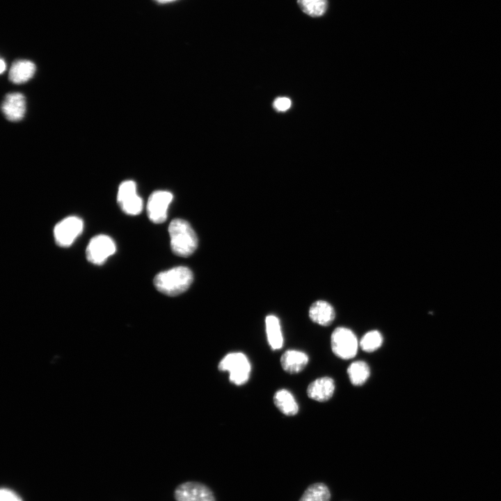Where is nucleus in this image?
Wrapping results in <instances>:
<instances>
[{
    "mask_svg": "<svg viewBox=\"0 0 501 501\" xmlns=\"http://www.w3.org/2000/svg\"><path fill=\"white\" fill-rule=\"evenodd\" d=\"M218 369L230 373V381L235 385H242L249 379L250 365L247 357L242 353L227 354L219 363Z\"/></svg>",
    "mask_w": 501,
    "mask_h": 501,
    "instance_id": "obj_3",
    "label": "nucleus"
},
{
    "mask_svg": "<svg viewBox=\"0 0 501 501\" xmlns=\"http://www.w3.org/2000/svg\"><path fill=\"white\" fill-rule=\"evenodd\" d=\"M116 251V244L110 237L98 234L90 240L86 249V257L89 262L102 265Z\"/></svg>",
    "mask_w": 501,
    "mask_h": 501,
    "instance_id": "obj_6",
    "label": "nucleus"
},
{
    "mask_svg": "<svg viewBox=\"0 0 501 501\" xmlns=\"http://www.w3.org/2000/svg\"><path fill=\"white\" fill-rule=\"evenodd\" d=\"M154 1H156L157 2L160 3H170V2L174 1L175 0H154Z\"/></svg>",
    "mask_w": 501,
    "mask_h": 501,
    "instance_id": "obj_24",
    "label": "nucleus"
},
{
    "mask_svg": "<svg viewBox=\"0 0 501 501\" xmlns=\"http://www.w3.org/2000/svg\"><path fill=\"white\" fill-rule=\"evenodd\" d=\"M276 406L285 415L293 416L299 411V406L293 395L288 390H278L273 396Z\"/></svg>",
    "mask_w": 501,
    "mask_h": 501,
    "instance_id": "obj_15",
    "label": "nucleus"
},
{
    "mask_svg": "<svg viewBox=\"0 0 501 501\" xmlns=\"http://www.w3.org/2000/svg\"><path fill=\"white\" fill-rule=\"evenodd\" d=\"M117 202L122 211L128 215H138L143 209V200L137 194L136 183L132 180H127L120 184Z\"/></svg>",
    "mask_w": 501,
    "mask_h": 501,
    "instance_id": "obj_7",
    "label": "nucleus"
},
{
    "mask_svg": "<svg viewBox=\"0 0 501 501\" xmlns=\"http://www.w3.org/2000/svg\"><path fill=\"white\" fill-rule=\"evenodd\" d=\"M331 346L333 353L340 358H353L358 351V340L353 332L345 327H337L332 333Z\"/></svg>",
    "mask_w": 501,
    "mask_h": 501,
    "instance_id": "obj_4",
    "label": "nucleus"
},
{
    "mask_svg": "<svg viewBox=\"0 0 501 501\" xmlns=\"http://www.w3.org/2000/svg\"><path fill=\"white\" fill-rule=\"evenodd\" d=\"M172 251L177 255L188 257L198 246V238L190 224L185 220L175 218L168 226Z\"/></svg>",
    "mask_w": 501,
    "mask_h": 501,
    "instance_id": "obj_2",
    "label": "nucleus"
},
{
    "mask_svg": "<svg viewBox=\"0 0 501 501\" xmlns=\"http://www.w3.org/2000/svg\"><path fill=\"white\" fill-rule=\"evenodd\" d=\"M266 331L269 346L273 350L283 347V337L279 319L274 315H269L265 320Z\"/></svg>",
    "mask_w": 501,
    "mask_h": 501,
    "instance_id": "obj_16",
    "label": "nucleus"
},
{
    "mask_svg": "<svg viewBox=\"0 0 501 501\" xmlns=\"http://www.w3.org/2000/svg\"><path fill=\"white\" fill-rule=\"evenodd\" d=\"M347 374L353 385H362L368 379L370 370L368 365L364 361H355L347 368Z\"/></svg>",
    "mask_w": 501,
    "mask_h": 501,
    "instance_id": "obj_17",
    "label": "nucleus"
},
{
    "mask_svg": "<svg viewBox=\"0 0 501 501\" xmlns=\"http://www.w3.org/2000/svg\"><path fill=\"white\" fill-rule=\"evenodd\" d=\"M334 390V381L330 377L324 376L310 383L307 388V394L310 399L323 402L332 397Z\"/></svg>",
    "mask_w": 501,
    "mask_h": 501,
    "instance_id": "obj_11",
    "label": "nucleus"
},
{
    "mask_svg": "<svg viewBox=\"0 0 501 501\" xmlns=\"http://www.w3.org/2000/svg\"><path fill=\"white\" fill-rule=\"evenodd\" d=\"M297 3L304 13L313 17L323 15L328 8L327 0H297Z\"/></svg>",
    "mask_w": 501,
    "mask_h": 501,
    "instance_id": "obj_19",
    "label": "nucleus"
},
{
    "mask_svg": "<svg viewBox=\"0 0 501 501\" xmlns=\"http://www.w3.org/2000/svg\"><path fill=\"white\" fill-rule=\"evenodd\" d=\"M84 230L83 220L75 216H67L59 221L54 228V237L61 247L71 246Z\"/></svg>",
    "mask_w": 501,
    "mask_h": 501,
    "instance_id": "obj_5",
    "label": "nucleus"
},
{
    "mask_svg": "<svg viewBox=\"0 0 501 501\" xmlns=\"http://www.w3.org/2000/svg\"><path fill=\"white\" fill-rule=\"evenodd\" d=\"M6 70V63L3 58L1 59L0 70L1 73H3Z\"/></svg>",
    "mask_w": 501,
    "mask_h": 501,
    "instance_id": "obj_23",
    "label": "nucleus"
},
{
    "mask_svg": "<svg viewBox=\"0 0 501 501\" xmlns=\"http://www.w3.org/2000/svg\"><path fill=\"white\" fill-rule=\"evenodd\" d=\"M1 110L8 120L10 121L20 120L26 111L24 96L19 93L8 94L2 102Z\"/></svg>",
    "mask_w": 501,
    "mask_h": 501,
    "instance_id": "obj_10",
    "label": "nucleus"
},
{
    "mask_svg": "<svg viewBox=\"0 0 501 501\" xmlns=\"http://www.w3.org/2000/svg\"><path fill=\"white\" fill-rule=\"evenodd\" d=\"M173 197V194L166 191H156L150 196L146 210L152 222L161 223L166 220L168 209Z\"/></svg>",
    "mask_w": 501,
    "mask_h": 501,
    "instance_id": "obj_9",
    "label": "nucleus"
},
{
    "mask_svg": "<svg viewBox=\"0 0 501 501\" xmlns=\"http://www.w3.org/2000/svg\"><path fill=\"white\" fill-rule=\"evenodd\" d=\"M383 343V337L378 331L366 333L360 341L361 349L366 352H372L378 349Z\"/></svg>",
    "mask_w": 501,
    "mask_h": 501,
    "instance_id": "obj_20",
    "label": "nucleus"
},
{
    "mask_svg": "<svg viewBox=\"0 0 501 501\" xmlns=\"http://www.w3.org/2000/svg\"><path fill=\"white\" fill-rule=\"evenodd\" d=\"M308 356L304 352L298 350H287L281 356L280 364L283 369L290 374L302 371L308 363Z\"/></svg>",
    "mask_w": 501,
    "mask_h": 501,
    "instance_id": "obj_12",
    "label": "nucleus"
},
{
    "mask_svg": "<svg viewBox=\"0 0 501 501\" xmlns=\"http://www.w3.org/2000/svg\"><path fill=\"white\" fill-rule=\"evenodd\" d=\"M193 273L186 267H176L159 273L154 278V285L161 293L177 296L185 292L193 282Z\"/></svg>",
    "mask_w": 501,
    "mask_h": 501,
    "instance_id": "obj_1",
    "label": "nucleus"
},
{
    "mask_svg": "<svg viewBox=\"0 0 501 501\" xmlns=\"http://www.w3.org/2000/svg\"><path fill=\"white\" fill-rule=\"evenodd\" d=\"M310 319L321 326L331 324L335 319V310L332 305L325 301H317L309 309Z\"/></svg>",
    "mask_w": 501,
    "mask_h": 501,
    "instance_id": "obj_13",
    "label": "nucleus"
},
{
    "mask_svg": "<svg viewBox=\"0 0 501 501\" xmlns=\"http://www.w3.org/2000/svg\"><path fill=\"white\" fill-rule=\"evenodd\" d=\"M291 100L285 97L276 98L273 102V107L279 111H285L291 106Z\"/></svg>",
    "mask_w": 501,
    "mask_h": 501,
    "instance_id": "obj_22",
    "label": "nucleus"
},
{
    "mask_svg": "<svg viewBox=\"0 0 501 501\" xmlns=\"http://www.w3.org/2000/svg\"><path fill=\"white\" fill-rule=\"evenodd\" d=\"M331 493L324 483H315L309 486L299 501H330Z\"/></svg>",
    "mask_w": 501,
    "mask_h": 501,
    "instance_id": "obj_18",
    "label": "nucleus"
},
{
    "mask_svg": "<svg viewBox=\"0 0 501 501\" xmlns=\"http://www.w3.org/2000/svg\"><path fill=\"white\" fill-rule=\"evenodd\" d=\"M0 501H22V500L13 490L2 488L0 491Z\"/></svg>",
    "mask_w": 501,
    "mask_h": 501,
    "instance_id": "obj_21",
    "label": "nucleus"
},
{
    "mask_svg": "<svg viewBox=\"0 0 501 501\" xmlns=\"http://www.w3.org/2000/svg\"><path fill=\"white\" fill-rule=\"evenodd\" d=\"M35 72V64L28 60L15 61L9 71V79L15 84H22L29 80Z\"/></svg>",
    "mask_w": 501,
    "mask_h": 501,
    "instance_id": "obj_14",
    "label": "nucleus"
},
{
    "mask_svg": "<svg viewBox=\"0 0 501 501\" xmlns=\"http://www.w3.org/2000/svg\"><path fill=\"white\" fill-rule=\"evenodd\" d=\"M176 501H216L212 491L204 484L186 482L178 485L174 491Z\"/></svg>",
    "mask_w": 501,
    "mask_h": 501,
    "instance_id": "obj_8",
    "label": "nucleus"
}]
</instances>
